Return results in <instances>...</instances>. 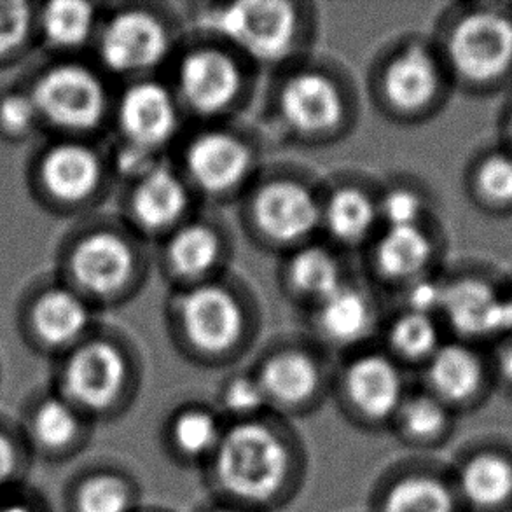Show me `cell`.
<instances>
[{
    "mask_svg": "<svg viewBox=\"0 0 512 512\" xmlns=\"http://www.w3.org/2000/svg\"><path fill=\"white\" fill-rule=\"evenodd\" d=\"M121 142L158 153L179 126V109L172 91L154 81H135L112 102Z\"/></svg>",
    "mask_w": 512,
    "mask_h": 512,
    "instance_id": "cell-18",
    "label": "cell"
},
{
    "mask_svg": "<svg viewBox=\"0 0 512 512\" xmlns=\"http://www.w3.org/2000/svg\"><path fill=\"white\" fill-rule=\"evenodd\" d=\"M140 512H173L167 507H154V506H144V509Z\"/></svg>",
    "mask_w": 512,
    "mask_h": 512,
    "instance_id": "cell-48",
    "label": "cell"
},
{
    "mask_svg": "<svg viewBox=\"0 0 512 512\" xmlns=\"http://www.w3.org/2000/svg\"><path fill=\"white\" fill-rule=\"evenodd\" d=\"M409 388L388 353L355 355L331 383V397L346 422L367 434L388 432Z\"/></svg>",
    "mask_w": 512,
    "mask_h": 512,
    "instance_id": "cell-8",
    "label": "cell"
},
{
    "mask_svg": "<svg viewBox=\"0 0 512 512\" xmlns=\"http://www.w3.org/2000/svg\"><path fill=\"white\" fill-rule=\"evenodd\" d=\"M287 277L301 296L315 299L317 305L345 285L340 261L329 250L317 245L303 247L292 256Z\"/></svg>",
    "mask_w": 512,
    "mask_h": 512,
    "instance_id": "cell-35",
    "label": "cell"
},
{
    "mask_svg": "<svg viewBox=\"0 0 512 512\" xmlns=\"http://www.w3.org/2000/svg\"><path fill=\"white\" fill-rule=\"evenodd\" d=\"M308 471L305 439L294 423L266 415L228 423L201 478L208 499L257 512H280L301 495Z\"/></svg>",
    "mask_w": 512,
    "mask_h": 512,
    "instance_id": "cell-1",
    "label": "cell"
},
{
    "mask_svg": "<svg viewBox=\"0 0 512 512\" xmlns=\"http://www.w3.org/2000/svg\"><path fill=\"white\" fill-rule=\"evenodd\" d=\"M156 154L158 153L119 140L118 147L114 149V154L109 160V168L118 173L119 177L135 182L161 163Z\"/></svg>",
    "mask_w": 512,
    "mask_h": 512,
    "instance_id": "cell-41",
    "label": "cell"
},
{
    "mask_svg": "<svg viewBox=\"0 0 512 512\" xmlns=\"http://www.w3.org/2000/svg\"><path fill=\"white\" fill-rule=\"evenodd\" d=\"M170 44L167 27L156 14L121 9L102 16L91 48L102 72L140 76L167 58Z\"/></svg>",
    "mask_w": 512,
    "mask_h": 512,
    "instance_id": "cell-12",
    "label": "cell"
},
{
    "mask_svg": "<svg viewBox=\"0 0 512 512\" xmlns=\"http://www.w3.org/2000/svg\"><path fill=\"white\" fill-rule=\"evenodd\" d=\"M102 16L95 4L83 0L37 2V48L51 58H76L93 46Z\"/></svg>",
    "mask_w": 512,
    "mask_h": 512,
    "instance_id": "cell-25",
    "label": "cell"
},
{
    "mask_svg": "<svg viewBox=\"0 0 512 512\" xmlns=\"http://www.w3.org/2000/svg\"><path fill=\"white\" fill-rule=\"evenodd\" d=\"M0 512H56L51 500L28 483L0 493Z\"/></svg>",
    "mask_w": 512,
    "mask_h": 512,
    "instance_id": "cell-43",
    "label": "cell"
},
{
    "mask_svg": "<svg viewBox=\"0 0 512 512\" xmlns=\"http://www.w3.org/2000/svg\"><path fill=\"white\" fill-rule=\"evenodd\" d=\"M0 381H2V369H0Z\"/></svg>",
    "mask_w": 512,
    "mask_h": 512,
    "instance_id": "cell-49",
    "label": "cell"
},
{
    "mask_svg": "<svg viewBox=\"0 0 512 512\" xmlns=\"http://www.w3.org/2000/svg\"><path fill=\"white\" fill-rule=\"evenodd\" d=\"M21 83L41 116L44 137L93 140L112 116L104 72L76 58L39 63Z\"/></svg>",
    "mask_w": 512,
    "mask_h": 512,
    "instance_id": "cell-3",
    "label": "cell"
},
{
    "mask_svg": "<svg viewBox=\"0 0 512 512\" xmlns=\"http://www.w3.org/2000/svg\"><path fill=\"white\" fill-rule=\"evenodd\" d=\"M378 203V215L385 228H402L423 224L425 201L422 194L409 187H394L381 196Z\"/></svg>",
    "mask_w": 512,
    "mask_h": 512,
    "instance_id": "cell-40",
    "label": "cell"
},
{
    "mask_svg": "<svg viewBox=\"0 0 512 512\" xmlns=\"http://www.w3.org/2000/svg\"><path fill=\"white\" fill-rule=\"evenodd\" d=\"M437 317L425 313H401L388 331V355L399 366H423L444 343Z\"/></svg>",
    "mask_w": 512,
    "mask_h": 512,
    "instance_id": "cell-34",
    "label": "cell"
},
{
    "mask_svg": "<svg viewBox=\"0 0 512 512\" xmlns=\"http://www.w3.org/2000/svg\"><path fill=\"white\" fill-rule=\"evenodd\" d=\"M451 81L474 93L512 83L511 4H471L453 14L439 48Z\"/></svg>",
    "mask_w": 512,
    "mask_h": 512,
    "instance_id": "cell-5",
    "label": "cell"
},
{
    "mask_svg": "<svg viewBox=\"0 0 512 512\" xmlns=\"http://www.w3.org/2000/svg\"><path fill=\"white\" fill-rule=\"evenodd\" d=\"M320 205L315 194L296 180H270L259 186L250 208L259 233L271 242H305L320 226Z\"/></svg>",
    "mask_w": 512,
    "mask_h": 512,
    "instance_id": "cell-20",
    "label": "cell"
},
{
    "mask_svg": "<svg viewBox=\"0 0 512 512\" xmlns=\"http://www.w3.org/2000/svg\"><path fill=\"white\" fill-rule=\"evenodd\" d=\"M490 364L493 378L512 390V334H507L495 343V350L490 355Z\"/></svg>",
    "mask_w": 512,
    "mask_h": 512,
    "instance_id": "cell-44",
    "label": "cell"
},
{
    "mask_svg": "<svg viewBox=\"0 0 512 512\" xmlns=\"http://www.w3.org/2000/svg\"><path fill=\"white\" fill-rule=\"evenodd\" d=\"M278 112L291 132L303 137H324L336 130L345 116L340 86L320 70H303L287 77Z\"/></svg>",
    "mask_w": 512,
    "mask_h": 512,
    "instance_id": "cell-21",
    "label": "cell"
},
{
    "mask_svg": "<svg viewBox=\"0 0 512 512\" xmlns=\"http://www.w3.org/2000/svg\"><path fill=\"white\" fill-rule=\"evenodd\" d=\"M221 256V238L207 222L182 224L167 243V263L173 277L193 285L205 282Z\"/></svg>",
    "mask_w": 512,
    "mask_h": 512,
    "instance_id": "cell-30",
    "label": "cell"
},
{
    "mask_svg": "<svg viewBox=\"0 0 512 512\" xmlns=\"http://www.w3.org/2000/svg\"><path fill=\"white\" fill-rule=\"evenodd\" d=\"M507 317H509V334H512V282L506 287Z\"/></svg>",
    "mask_w": 512,
    "mask_h": 512,
    "instance_id": "cell-47",
    "label": "cell"
},
{
    "mask_svg": "<svg viewBox=\"0 0 512 512\" xmlns=\"http://www.w3.org/2000/svg\"><path fill=\"white\" fill-rule=\"evenodd\" d=\"M378 222V203L357 187H338L320 207V224L345 245L364 242Z\"/></svg>",
    "mask_w": 512,
    "mask_h": 512,
    "instance_id": "cell-31",
    "label": "cell"
},
{
    "mask_svg": "<svg viewBox=\"0 0 512 512\" xmlns=\"http://www.w3.org/2000/svg\"><path fill=\"white\" fill-rule=\"evenodd\" d=\"M34 462L69 464L88 450L97 425L53 388H35L14 418Z\"/></svg>",
    "mask_w": 512,
    "mask_h": 512,
    "instance_id": "cell-10",
    "label": "cell"
},
{
    "mask_svg": "<svg viewBox=\"0 0 512 512\" xmlns=\"http://www.w3.org/2000/svg\"><path fill=\"white\" fill-rule=\"evenodd\" d=\"M214 408L226 423L249 422L271 415L268 399L254 371L231 374L222 381Z\"/></svg>",
    "mask_w": 512,
    "mask_h": 512,
    "instance_id": "cell-38",
    "label": "cell"
},
{
    "mask_svg": "<svg viewBox=\"0 0 512 512\" xmlns=\"http://www.w3.org/2000/svg\"><path fill=\"white\" fill-rule=\"evenodd\" d=\"M144 506L139 479L123 465H83L63 485V512H140Z\"/></svg>",
    "mask_w": 512,
    "mask_h": 512,
    "instance_id": "cell-23",
    "label": "cell"
},
{
    "mask_svg": "<svg viewBox=\"0 0 512 512\" xmlns=\"http://www.w3.org/2000/svg\"><path fill=\"white\" fill-rule=\"evenodd\" d=\"M451 479L464 511L493 512L512 500V462L495 451L462 458Z\"/></svg>",
    "mask_w": 512,
    "mask_h": 512,
    "instance_id": "cell-27",
    "label": "cell"
},
{
    "mask_svg": "<svg viewBox=\"0 0 512 512\" xmlns=\"http://www.w3.org/2000/svg\"><path fill=\"white\" fill-rule=\"evenodd\" d=\"M450 81L439 51L415 42L388 60L381 77V90L385 102L395 112L425 116L443 102Z\"/></svg>",
    "mask_w": 512,
    "mask_h": 512,
    "instance_id": "cell-16",
    "label": "cell"
},
{
    "mask_svg": "<svg viewBox=\"0 0 512 512\" xmlns=\"http://www.w3.org/2000/svg\"><path fill=\"white\" fill-rule=\"evenodd\" d=\"M367 512H464L451 472L427 458L395 460L376 478Z\"/></svg>",
    "mask_w": 512,
    "mask_h": 512,
    "instance_id": "cell-13",
    "label": "cell"
},
{
    "mask_svg": "<svg viewBox=\"0 0 512 512\" xmlns=\"http://www.w3.org/2000/svg\"><path fill=\"white\" fill-rule=\"evenodd\" d=\"M35 13L37 2L0 0V70L20 65L37 48Z\"/></svg>",
    "mask_w": 512,
    "mask_h": 512,
    "instance_id": "cell-36",
    "label": "cell"
},
{
    "mask_svg": "<svg viewBox=\"0 0 512 512\" xmlns=\"http://www.w3.org/2000/svg\"><path fill=\"white\" fill-rule=\"evenodd\" d=\"M317 324L333 345H357L373 324V308L362 292L345 284L319 303Z\"/></svg>",
    "mask_w": 512,
    "mask_h": 512,
    "instance_id": "cell-33",
    "label": "cell"
},
{
    "mask_svg": "<svg viewBox=\"0 0 512 512\" xmlns=\"http://www.w3.org/2000/svg\"><path fill=\"white\" fill-rule=\"evenodd\" d=\"M137 266L132 240L114 224L90 219L62 236L53 273L97 310L132 289Z\"/></svg>",
    "mask_w": 512,
    "mask_h": 512,
    "instance_id": "cell-6",
    "label": "cell"
},
{
    "mask_svg": "<svg viewBox=\"0 0 512 512\" xmlns=\"http://www.w3.org/2000/svg\"><path fill=\"white\" fill-rule=\"evenodd\" d=\"M242 90V70L226 51L194 49L180 60L177 93L180 102L198 116H219L228 111Z\"/></svg>",
    "mask_w": 512,
    "mask_h": 512,
    "instance_id": "cell-19",
    "label": "cell"
},
{
    "mask_svg": "<svg viewBox=\"0 0 512 512\" xmlns=\"http://www.w3.org/2000/svg\"><path fill=\"white\" fill-rule=\"evenodd\" d=\"M436 252V242L423 224L385 228L376 243L374 261L383 277L408 285L430 275Z\"/></svg>",
    "mask_w": 512,
    "mask_h": 512,
    "instance_id": "cell-29",
    "label": "cell"
},
{
    "mask_svg": "<svg viewBox=\"0 0 512 512\" xmlns=\"http://www.w3.org/2000/svg\"><path fill=\"white\" fill-rule=\"evenodd\" d=\"M109 173V160L93 140L42 137L28 154L25 187L42 212L83 217L100 200Z\"/></svg>",
    "mask_w": 512,
    "mask_h": 512,
    "instance_id": "cell-4",
    "label": "cell"
},
{
    "mask_svg": "<svg viewBox=\"0 0 512 512\" xmlns=\"http://www.w3.org/2000/svg\"><path fill=\"white\" fill-rule=\"evenodd\" d=\"M207 27L243 55L263 63L291 53L299 35V14L282 0H242L215 7Z\"/></svg>",
    "mask_w": 512,
    "mask_h": 512,
    "instance_id": "cell-9",
    "label": "cell"
},
{
    "mask_svg": "<svg viewBox=\"0 0 512 512\" xmlns=\"http://www.w3.org/2000/svg\"><path fill=\"white\" fill-rule=\"evenodd\" d=\"M34 464L16 420L0 415V493L28 483Z\"/></svg>",
    "mask_w": 512,
    "mask_h": 512,
    "instance_id": "cell-39",
    "label": "cell"
},
{
    "mask_svg": "<svg viewBox=\"0 0 512 512\" xmlns=\"http://www.w3.org/2000/svg\"><path fill=\"white\" fill-rule=\"evenodd\" d=\"M502 146L507 147L512 153V100L502 118Z\"/></svg>",
    "mask_w": 512,
    "mask_h": 512,
    "instance_id": "cell-46",
    "label": "cell"
},
{
    "mask_svg": "<svg viewBox=\"0 0 512 512\" xmlns=\"http://www.w3.org/2000/svg\"><path fill=\"white\" fill-rule=\"evenodd\" d=\"M132 184L128 210L139 228L160 233L182 221L189 207V191L175 170L158 163Z\"/></svg>",
    "mask_w": 512,
    "mask_h": 512,
    "instance_id": "cell-26",
    "label": "cell"
},
{
    "mask_svg": "<svg viewBox=\"0 0 512 512\" xmlns=\"http://www.w3.org/2000/svg\"><path fill=\"white\" fill-rule=\"evenodd\" d=\"M271 415L292 422L312 415L331 395L333 380L313 353L284 348L266 355L254 369Z\"/></svg>",
    "mask_w": 512,
    "mask_h": 512,
    "instance_id": "cell-14",
    "label": "cell"
},
{
    "mask_svg": "<svg viewBox=\"0 0 512 512\" xmlns=\"http://www.w3.org/2000/svg\"><path fill=\"white\" fill-rule=\"evenodd\" d=\"M139 371L125 345L95 327L81 343L51 362L49 387L88 420L118 422L139 394Z\"/></svg>",
    "mask_w": 512,
    "mask_h": 512,
    "instance_id": "cell-2",
    "label": "cell"
},
{
    "mask_svg": "<svg viewBox=\"0 0 512 512\" xmlns=\"http://www.w3.org/2000/svg\"><path fill=\"white\" fill-rule=\"evenodd\" d=\"M95 327V308L55 273L34 278L16 303L21 343L28 352L51 362L81 343Z\"/></svg>",
    "mask_w": 512,
    "mask_h": 512,
    "instance_id": "cell-7",
    "label": "cell"
},
{
    "mask_svg": "<svg viewBox=\"0 0 512 512\" xmlns=\"http://www.w3.org/2000/svg\"><path fill=\"white\" fill-rule=\"evenodd\" d=\"M472 201L493 215L512 214V153L507 147H490L478 154L467 173Z\"/></svg>",
    "mask_w": 512,
    "mask_h": 512,
    "instance_id": "cell-32",
    "label": "cell"
},
{
    "mask_svg": "<svg viewBox=\"0 0 512 512\" xmlns=\"http://www.w3.org/2000/svg\"><path fill=\"white\" fill-rule=\"evenodd\" d=\"M193 512H257L247 507L236 506V504H229V502H222V500L208 499L205 504L196 507Z\"/></svg>",
    "mask_w": 512,
    "mask_h": 512,
    "instance_id": "cell-45",
    "label": "cell"
},
{
    "mask_svg": "<svg viewBox=\"0 0 512 512\" xmlns=\"http://www.w3.org/2000/svg\"><path fill=\"white\" fill-rule=\"evenodd\" d=\"M186 175L194 186L212 196L235 191L252 170L249 146L233 133L210 130L194 137L186 149Z\"/></svg>",
    "mask_w": 512,
    "mask_h": 512,
    "instance_id": "cell-24",
    "label": "cell"
},
{
    "mask_svg": "<svg viewBox=\"0 0 512 512\" xmlns=\"http://www.w3.org/2000/svg\"><path fill=\"white\" fill-rule=\"evenodd\" d=\"M42 137L41 116L27 86L20 81L0 88V142L23 146Z\"/></svg>",
    "mask_w": 512,
    "mask_h": 512,
    "instance_id": "cell-37",
    "label": "cell"
},
{
    "mask_svg": "<svg viewBox=\"0 0 512 512\" xmlns=\"http://www.w3.org/2000/svg\"><path fill=\"white\" fill-rule=\"evenodd\" d=\"M226 425L214 404L182 402L161 423V450L173 465L201 474L219 448Z\"/></svg>",
    "mask_w": 512,
    "mask_h": 512,
    "instance_id": "cell-22",
    "label": "cell"
},
{
    "mask_svg": "<svg viewBox=\"0 0 512 512\" xmlns=\"http://www.w3.org/2000/svg\"><path fill=\"white\" fill-rule=\"evenodd\" d=\"M444 280H437L432 275L418 278L408 284L406 305L409 312L425 313L439 319L441 303H443Z\"/></svg>",
    "mask_w": 512,
    "mask_h": 512,
    "instance_id": "cell-42",
    "label": "cell"
},
{
    "mask_svg": "<svg viewBox=\"0 0 512 512\" xmlns=\"http://www.w3.org/2000/svg\"><path fill=\"white\" fill-rule=\"evenodd\" d=\"M455 413L425 388L409 390L390 425V434L413 451L436 450L450 439Z\"/></svg>",
    "mask_w": 512,
    "mask_h": 512,
    "instance_id": "cell-28",
    "label": "cell"
},
{
    "mask_svg": "<svg viewBox=\"0 0 512 512\" xmlns=\"http://www.w3.org/2000/svg\"><path fill=\"white\" fill-rule=\"evenodd\" d=\"M425 390L457 415L478 404L492 383L490 355L460 340H446L423 366Z\"/></svg>",
    "mask_w": 512,
    "mask_h": 512,
    "instance_id": "cell-17",
    "label": "cell"
},
{
    "mask_svg": "<svg viewBox=\"0 0 512 512\" xmlns=\"http://www.w3.org/2000/svg\"><path fill=\"white\" fill-rule=\"evenodd\" d=\"M182 338L196 359L219 364L240 350L245 315L240 301L221 285H191L177 308Z\"/></svg>",
    "mask_w": 512,
    "mask_h": 512,
    "instance_id": "cell-11",
    "label": "cell"
},
{
    "mask_svg": "<svg viewBox=\"0 0 512 512\" xmlns=\"http://www.w3.org/2000/svg\"><path fill=\"white\" fill-rule=\"evenodd\" d=\"M439 319L453 333V340L495 345L509 334L506 285L479 273L444 280Z\"/></svg>",
    "mask_w": 512,
    "mask_h": 512,
    "instance_id": "cell-15",
    "label": "cell"
}]
</instances>
